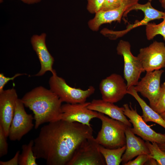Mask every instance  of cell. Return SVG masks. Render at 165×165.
Segmentation results:
<instances>
[{"instance_id": "1", "label": "cell", "mask_w": 165, "mask_h": 165, "mask_svg": "<svg viewBox=\"0 0 165 165\" xmlns=\"http://www.w3.org/2000/svg\"><path fill=\"white\" fill-rule=\"evenodd\" d=\"M93 134L91 126L80 123L62 120L49 123L34 140L33 151L47 165H67L78 146Z\"/></svg>"}, {"instance_id": "2", "label": "cell", "mask_w": 165, "mask_h": 165, "mask_svg": "<svg viewBox=\"0 0 165 165\" xmlns=\"http://www.w3.org/2000/svg\"><path fill=\"white\" fill-rule=\"evenodd\" d=\"M21 100L33 113L35 129L44 123L61 119L63 102L50 89L36 87L26 93Z\"/></svg>"}, {"instance_id": "3", "label": "cell", "mask_w": 165, "mask_h": 165, "mask_svg": "<svg viewBox=\"0 0 165 165\" xmlns=\"http://www.w3.org/2000/svg\"><path fill=\"white\" fill-rule=\"evenodd\" d=\"M97 118L102 123L101 128L95 138L98 144L110 149L126 145L125 131L127 125L100 112H98Z\"/></svg>"}, {"instance_id": "4", "label": "cell", "mask_w": 165, "mask_h": 165, "mask_svg": "<svg viewBox=\"0 0 165 165\" xmlns=\"http://www.w3.org/2000/svg\"><path fill=\"white\" fill-rule=\"evenodd\" d=\"M50 89L55 94L62 102L74 104L86 102L88 98L95 91L94 87L91 86L86 90L75 88L69 86L63 78L57 73L52 74L49 81Z\"/></svg>"}, {"instance_id": "5", "label": "cell", "mask_w": 165, "mask_h": 165, "mask_svg": "<svg viewBox=\"0 0 165 165\" xmlns=\"http://www.w3.org/2000/svg\"><path fill=\"white\" fill-rule=\"evenodd\" d=\"M130 47V43L123 40L119 41L116 47L117 53L123 57L124 78L127 82L128 89L135 86L141 74L145 72L138 57L131 52Z\"/></svg>"}, {"instance_id": "6", "label": "cell", "mask_w": 165, "mask_h": 165, "mask_svg": "<svg viewBox=\"0 0 165 165\" xmlns=\"http://www.w3.org/2000/svg\"><path fill=\"white\" fill-rule=\"evenodd\" d=\"M98 145L93 136L85 140L76 148L67 165H106Z\"/></svg>"}, {"instance_id": "7", "label": "cell", "mask_w": 165, "mask_h": 165, "mask_svg": "<svg viewBox=\"0 0 165 165\" xmlns=\"http://www.w3.org/2000/svg\"><path fill=\"white\" fill-rule=\"evenodd\" d=\"M123 113L128 118L133 127L131 128L132 132L146 141L155 142L158 144L165 143V134H162L155 131L146 124L142 116L138 113L136 108H133L131 104L123 105Z\"/></svg>"}, {"instance_id": "8", "label": "cell", "mask_w": 165, "mask_h": 165, "mask_svg": "<svg viewBox=\"0 0 165 165\" xmlns=\"http://www.w3.org/2000/svg\"><path fill=\"white\" fill-rule=\"evenodd\" d=\"M21 99L16 101L14 116L9 129L8 137L12 141H20L33 128L34 117L28 114Z\"/></svg>"}, {"instance_id": "9", "label": "cell", "mask_w": 165, "mask_h": 165, "mask_svg": "<svg viewBox=\"0 0 165 165\" xmlns=\"http://www.w3.org/2000/svg\"><path fill=\"white\" fill-rule=\"evenodd\" d=\"M146 72L165 68V44L154 41L148 46L141 48L137 56Z\"/></svg>"}, {"instance_id": "10", "label": "cell", "mask_w": 165, "mask_h": 165, "mask_svg": "<svg viewBox=\"0 0 165 165\" xmlns=\"http://www.w3.org/2000/svg\"><path fill=\"white\" fill-rule=\"evenodd\" d=\"M164 71L161 69L146 72L145 76L134 86L136 92L148 99L153 109L159 99L161 92V76Z\"/></svg>"}, {"instance_id": "11", "label": "cell", "mask_w": 165, "mask_h": 165, "mask_svg": "<svg viewBox=\"0 0 165 165\" xmlns=\"http://www.w3.org/2000/svg\"><path fill=\"white\" fill-rule=\"evenodd\" d=\"M99 88L102 99L114 103L127 94L128 87L124 78L120 75L113 73L101 80Z\"/></svg>"}, {"instance_id": "12", "label": "cell", "mask_w": 165, "mask_h": 165, "mask_svg": "<svg viewBox=\"0 0 165 165\" xmlns=\"http://www.w3.org/2000/svg\"><path fill=\"white\" fill-rule=\"evenodd\" d=\"M134 10H140L143 12L144 17L141 20L135 24H130L127 26L126 29L122 31H114L105 29L104 31L105 35L115 39L122 36L130 30L136 27L142 25H146L151 20L163 19L165 15L164 12L158 10L153 8L151 2L148 1L145 4H141L138 3L132 6L125 11L123 16H126L130 12Z\"/></svg>"}, {"instance_id": "13", "label": "cell", "mask_w": 165, "mask_h": 165, "mask_svg": "<svg viewBox=\"0 0 165 165\" xmlns=\"http://www.w3.org/2000/svg\"><path fill=\"white\" fill-rule=\"evenodd\" d=\"M90 102L62 105L61 119L69 122H78L91 126L90 121L97 118L98 112L87 108Z\"/></svg>"}, {"instance_id": "14", "label": "cell", "mask_w": 165, "mask_h": 165, "mask_svg": "<svg viewBox=\"0 0 165 165\" xmlns=\"http://www.w3.org/2000/svg\"><path fill=\"white\" fill-rule=\"evenodd\" d=\"M18 98L16 90L13 88L4 90L0 93V125L7 137Z\"/></svg>"}, {"instance_id": "15", "label": "cell", "mask_w": 165, "mask_h": 165, "mask_svg": "<svg viewBox=\"0 0 165 165\" xmlns=\"http://www.w3.org/2000/svg\"><path fill=\"white\" fill-rule=\"evenodd\" d=\"M46 34L43 33L40 35H33L31 38L33 48L37 55L41 65L40 70L35 76H42L48 71L51 72L52 74L56 73L53 68L54 58L49 52L46 45Z\"/></svg>"}, {"instance_id": "16", "label": "cell", "mask_w": 165, "mask_h": 165, "mask_svg": "<svg viewBox=\"0 0 165 165\" xmlns=\"http://www.w3.org/2000/svg\"><path fill=\"white\" fill-rule=\"evenodd\" d=\"M139 0H125L122 5L116 9L98 11L95 13L94 17L89 21V27L92 31H97L102 24L115 21L120 22L125 11L132 6L138 3Z\"/></svg>"}, {"instance_id": "17", "label": "cell", "mask_w": 165, "mask_h": 165, "mask_svg": "<svg viewBox=\"0 0 165 165\" xmlns=\"http://www.w3.org/2000/svg\"><path fill=\"white\" fill-rule=\"evenodd\" d=\"M131 127L127 126L126 131V149L122 158L121 163L125 164L136 156L142 154H149V151L143 140L136 136Z\"/></svg>"}, {"instance_id": "18", "label": "cell", "mask_w": 165, "mask_h": 165, "mask_svg": "<svg viewBox=\"0 0 165 165\" xmlns=\"http://www.w3.org/2000/svg\"><path fill=\"white\" fill-rule=\"evenodd\" d=\"M91 110L102 113L109 117L120 121L131 127V123L123 113V107H119L114 103L102 99H93L87 106Z\"/></svg>"}, {"instance_id": "19", "label": "cell", "mask_w": 165, "mask_h": 165, "mask_svg": "<svg viewBox=\"0 0 165 165\" xmlns=\"http://www.w3.org/2000/svg\"><path fill=\"white\" fill-rule=\"evenodd\" d=\"M127 93V94L132 96L138 102L142 110V117L146 123L148 122H153L158 124L165 129V121L160 114L148 105L140 97L138 92L135 90L134 86L128 88Z\"/></svg>"}, {"instance_id": "20", "label": "cell", "mask_w": 165, "mask_h": 165, "mask_svg": "<svg viewBox=\"0 0 165 165\" xmlns=\"http://www.w3.org/2000/svg\"><path fill=\"white\" fill-rule=\"evenodd\" d=\"M126 145L116 148H106L98 144V149L104 157L107 165H119L126 149Z\"/></svg>"}, {"instance_id": "21", "label": "cell", "mask_w": 165, "mask_h": 165, "mask_svg": "<svg viewBox=\"0 0 165 165\" xmlns=\"http://www.w3.org/2000/svg\"><path fill=\"white\" fill-rule=\"evenodd\" d=\"M34 140H31L29 143L22 145V151L19 157V165H37V159L33 151Z\"/></svg>"}, {"instance_id": "22", "label": "cell", "mask_w": 165, "mask_h": 165, "mask_svg": "<svg viewBox=\"0 0 165 165\" xmlns=\"http://www.w3.org/2000/svg\"><path fill=\"white\" fill-rule=\"evenodd\" d=\"M164 12L165 13V9ZM163 19V21L158 24L149 23L146 25V35L148 40L152 39L159 35L163 37L165 41V15Z\"/></svg>"}, {"instance_id": "23", "label": "cell", "mask_w": 165, "mask_h": 165, "mask_svg": "<svg viewBox=\"0 0 165 165\" xmlns=\"http://www.w3.org/2000/svg\"><path fill=\"white\" fill-rule=\"evenodd\" d=\"M145 143L149 151V157L155 159L158 165H165V151L161 150L155 142L146 141Z\"/></svg>"}, {"instance_id": "24", "label": "cell", "mask_w": 165, "mask_h": 165, "mask_svg": "<svg viewBox=\"0 0 165 165\" xmlns=\"http://www.w3.org/2000/svg\"><path fill=\"white\" fill-rule=\"evenodd\" d=\"M153 109L159 114L165 112V82L161 86V92L159 99Z\"/></svg>"}, {"instance_id": "25", "label": "cell", "mask_w": 165, "mask_h": 165, "mask_svg": "<svg viewBox=\"0 0 165 165\" xmlns=\"http://www.w3.org/2000/svg\"><path fill=\"white\" fill-rule=\"evenodd\" d=\"M7 137L0 125V157L6 155L8 152V144L7 141Z\"/></svg>"}, {"instance_id": "26", "label": "cell", "mask_w": 165, "mask_h": 165, "mask_svg": "<svg viewBox=\"0 0 165 165\" xmlns=\"http://www.w3.org/2000/svg\"><path fill=\"white\" fill-rule=\"evenodd\" d=\"M125 1V0H104L100 10L107 11L116 9L120 7Z\"/></svg>"}, {"instance_id": "27", "label": "cell", "mask_w": 165, "mask_h": 165, "mask_svg": "<svg viewBox=\"0 0 165 165\" xmlns=\"http://www.w3.org/2000/svg\"><path fill=\"white\" fill-rule=\"evenodd\" d=\"M87 9L90 13H96L99 11L103 4L104 0H87Z\"/></svg>"}, {"instance_id": "28", "label": "cell", "mask_w": 165, "mask_h": 165, "mask_svg": "<svg viewBox=\"0 0 165 165\" xmlns=\"http://www.w3.org/2000/svg\"><path fill=\"white\" fill-rule=\"evenodd\" d=\"M150 158L149 154H141L134 160L128 162L125 165H143L145 164Z\"/></svg>"}, {"instance_id": "29", "label": "cell", "mask_w": 165, "mask_h": 165, "mask_svg": "<svg viewBox=\"0 0 165 165\" xmlns=\"http://www.w3.org/2000/svg\"><path fill=\"white\" fill-rule=\"evenodd\" d=\"M25 75H26L25 73H17L12 77H7L5 76L4 73H0V93L4 90V86L9 81L11 80L13 81L18 77Z\"/></svg>"}, {"instance_id": "30", "label": "cell", "mask_w": 165, "mask_h": 165, "mask_svg": "<svg viewBox=\"0 0 165 165\" xmlns=\"http://www.w3.org/2000/svg\"><path fill=\"white\" fill-rule=\"evenodd\" d=\"M20 154V151L16 152L14 157L7 161H0V165H19V157Z\"/></svg>"}, {"instance_id": "31", "label": "cell", "mask_w": 165, "mask_h": 165, "mask_svg": "<svg viewBox=\"0 0 165 165\" xmlns=\"http://www.w3.org/2000/svg\"><path fill=\"white\" fill-rule=\"evenodd\" d=\"M147 165H158L156 161L154 159L150 158L145 163Z\"/></svg>"}, {"instance_id": "32", "label": "cell", "mask_w": 165, "mask_h": 165, "mask_svg": "<svg viewBox=\"0 0 165 165\" xmlns=\"http://www.w3.org/2000/svg\"><path fill=\"white\" fill-rule=\"evenodd\" d=\"M25 3L28 4H32L38 2L41 0H20Z\"/></svg>"}, {"instance_id": "33", "label": "cell", "mask_w": 165, "mask_h": 165, "mask_svg": "<svg viewBox=\"0 0 165 165\" xmlns=\"http://www.w3.org/2000/svg\"><path fill=\"white\" fill-rule=\"evenodd\" d=\"M158 144L160 148L162 150L165 151V143L162 144Z\"/></svg>"}, {"instance_id": "34", "label": "cell", "mask_w": 165, "mask_h": 165, "mask_svg": "<svg viewBox=\"0 0 165 165\" xmlns=\"http://www.w3.org/2000/svg\"><path fill=\"white\" fill-rule=\"evenodd\" d=\"M160 2L161 6L163 8L165 9V0H158Z\"/></svg>"}, {"instance_id": "35", "label": "cell", "mask_w": 165, "mask_h": 165, "mask_svg": "<svg viewBox=\"0 0 165 165\" xmlns=\"http://www.w3.org/2000/svg\"><path fill=\"white\" fill-rule=\"evenodd\" d=\"M160 114L163 119L165 121V112Z\"/></svg>"}, {"instance_id": "36", "label": "cell", "mask_w": 165, "mask_h": 165, "mask_svg": "<svg viewBox=\"0 0 165 165\" xmlns=\"http://www.w3.org/2000/svg\"><path fill=\"white\" fill-rule=\"evenodd\" d=\"M148 1L151 2L152 1V0H148Z\"/></svg>"}, {"instance_id": "37", "label": "cell", "mask_w": 165, "mask_h": 165, "mask_svg": "<svg viewBox=\"0 0 165 165\" xmlns=\"http://www.w3.org/2000/svg\"></svg>"}]
</instances>
